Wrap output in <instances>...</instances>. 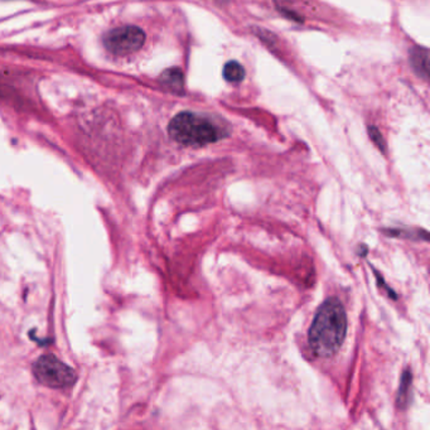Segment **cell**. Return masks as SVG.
<instances>
[{
    "mask_svg": "<svg viewBox=\"0 0 430 430\" xmlns=\"http://www.w3.org/2000/svg\"><path fill=\"white\" fill-rule=\"evenodd\" d=\"M347 334V314L337 298L319 306L308 332V344L314 355L329 359L339 350Z\"/></svg>",
    "mask_w": 430,
    "mask_h": 430,
    "instance_id": "obj_1",
    "label": "cell"
},
{
    "mask_svg": "<svg viewBox=\"0 0 430 430\" xmlns=\"http://www.w3.org/2000/svg\"><path fill=\"white\" fill-rule=\"evenodd\" d=\"M168 133L179 144L189 146H204L226 136L215 121L201 114H178L168 125Z\"/></svg>",
    "mask_w": 430,
    "mask_h": 430,
    "instance_id": "obj_2",
    "label": "cell"
},
{
    "mask_svg": "<svg viewBox=\"0 0 430 430\" xmlns=\"http://www.w3.org/2000/svg\"><path fill=\"white\" fill-rule=\"evenodd\" d=\"M33 374L39 384L51 389H67L75 384V370L54 355L41 356L33 365Z\"/></svg>",
    "mask_w": 430,
    "mask_h": 430,
    "instance_id": "obj_3",
    "label": "cell"
},
{
    "mask_svg": "<svg viewBox=\"0 0 430 430\" xmlns=\"http://www.w3.org/2000/svg\"><path fill=\"white\" fill-rule=\"evenodd\" d=\"M146 42V33L135 26L114 29L105 37V46L111 54L126 56L139 51Z\"/></svg>",
    "mask_w": 430,
    "mask_h": 430,
    "instance_id": "obj_4",
    "label": "cell"
},
{
    "mask_svg": "<svg viewBox=\"0 0 430 430\" xmlns=\"http://www.w3.org/2000/svg\"><path fill=\"white\" fill-rule=\"evenodd\" d=\"M161 85L167 87L168 90L174 92H181L184 85V77H183L182 71L179 69H168L161 74L159 77Z\"/></svg>",
    "mask_w": 430,
    "mask_h": 430,
    "instance_id": "obj_5",
    "label": "cell"
},
{
    "mask_svg": "<svg viewBox=\"0 0 430 430\" xmlns=\"http://www.w3.org/2000/svg\"><path fill=\"white\" fill-rule=\"evenodd\" d=\"M224 77L231 84H239L245 79V69L237 61H230L224 67Z\"/></svg>",
    "mask_w": 430,
    "mask_h": 430,
    "instance_id": "obj_6",
    "label": "cell"
},
{
    "mask_svg": "<svg viewBox=\"0 0 430 430\" xmlns=\"http://www.w3.org/2000/svg\"><path fill=\"white\" fill-rule=\"evenodd\" d=\"M428 51L425 49H416L411 54V62L415 70L420 75L428 76Z\"/></svg>",
    "mask_w": 430,
    "mask_h": 430,
    "instance_id": "obj_7",
    "label": "cell"
},
{
    "mask_svg": "<svg viewBox=\"0 0 430 430\" xmlns=\"http://www.w3.org/2000/svg\"><path fill=\"white\" fill-rule=\"evenodd\" d=\"M411 381H413V374H411V371L410 370L404 371L398 393V404L400 408H404L406 405V403H408L409 390H410V386H411Z\"/></svg>",
    "mask_w": 430,
    "mask_h": 430,
    "instance_id": "obj_8",
    "label": "cell"
},
{
    "mask_svg": "<svg viewBox=\"0 0 430 430\" xmlns=\"http://www.w3.org/2000/svg\"><path fill=\"white\" fill-rule=\"evenodd\" d=\"M369 135H370V138L376 144L379 149H381L382 151H385V141L382 139V135L380 134V131L375 126H370L369 128Z\"/></svg>",
    "mask_w": 430,
    "mask_h": 430,
    "instance_id": "obj_9",
    "label": "cell"
},
{
    "mask_svg": "<svg viewBox=\"0 0 430 430\" xmlns=\"http://www.w3.org/2000/svg\"><path fill=\"white\" fill-rule=\"evenodd\" d=\"M375 275H376L377 281H379V284L381 285L382 288H385V291H387V294H389V296H391L393 299H396V298H398V296H396V293H395V291H394L393 289L390 288V286H387V285L385 284V281H384V279H382L381 275L379 274L376 270H375Z\"/></svg>",
    "mask_w": 430,
    "mask_h": 430,
    "instance_id": "obj_10",
    "label": "cell"
}]
</instances>
